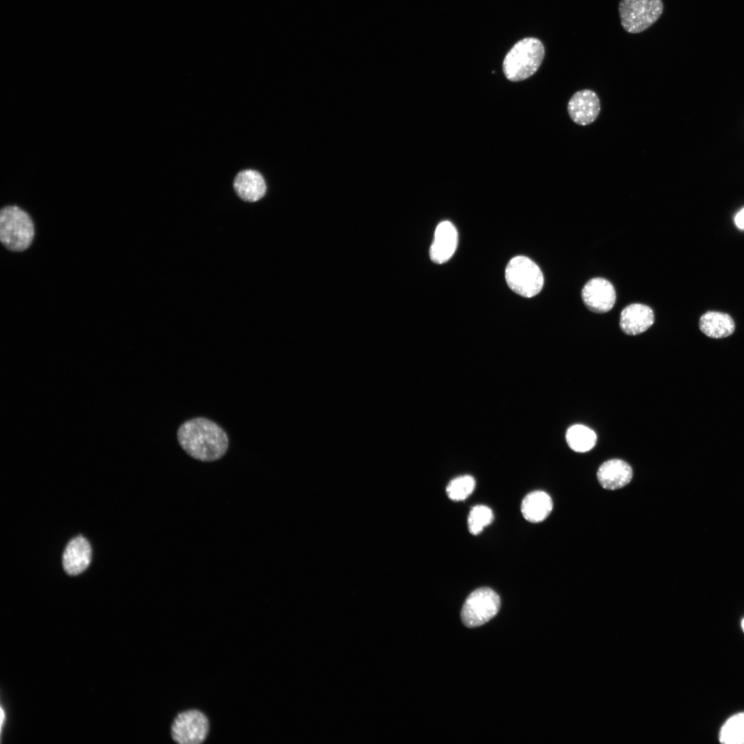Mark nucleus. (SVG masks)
<instances>
[{
    "label": "nucleus",
    "instance_id": "nucleus-1",
    "mask_svg": "<svg viewBox=\"0 0 744 744\" xmlns=\"http://www.w3.org/2000/svg\"><path fill=\"white\" fill-rule=\"evenodd\" d=\"M178 443L185 452L201 462H214L223 457L229 446L225 431L214 422L196 417L183 423L177 432Z\"/></svg>",
    "mask_w": 744,
    "mask_h": 744
},
{
    "label": "nucleus",
    "instance_id": "nucleus-2",
    "mask_svg": "<svg viewBox=\"0 0 744 744\" xmlns=\"http://www.w3.org/2000/svg\"><path fill=\"white\" fill-rule=\"evenodd\" d=\"M545 49L540 40L534 37L516 43L506 55L504 73L509 81H521L533 75L541 65Z\"/></svg>",
    "mask_w": 744,
    "mask_h": 744
},
{
    "label": "nucleus",
    "instance_id": "nucleus-3",
    "mask_svg": "<svg viewBox=\"0 0 744 744\" xmlns=\"http://www.w3.org/2000/svg\"><path fill=\"white\" fill-rule=\"evenodd\" d=\"M34 236L29 214L17 206H6L0 212V239L12 251H23L31 245Z\"/></svg>",
    "mask_w": 744,
    "mask_h": 744
},
{
    "label": "nucleus",
    "instance_id": "nucleus-4",
    "mask_svg": "<svg viewBox=\"0 0 744 744\" xmlns=\"http://www.w3.org/2000/svg\"><path fill=\"white\" fill-rule=\"evenodd\" d=\"M505 277L510 289L526 298L538 294L544 285V276L539 267L523 256H515L509 261Z\"/></svg>",
    "mask_w": 744,
    "mask_h": 744
},
{
    "label": "nucleus",
    "instance_id": "nucleus-5",
    "mask_svg": "<svg viewBox=\"0 0 744 744\" xmlns=\"http://www.w3.org/2000/svg\"><path fill=\"white\" fill-rule=\"evenodd\" d=\"M663 10L661 0H621L619 5L621 25L630 33L648 29L658 20Z\"/></svg>",
    "mask_w": 744,
    "mask_h": 744
},
{
    "label": "nucleus",
    "instance_id": "nucleus-6",
    "mask_svg": "<svg viewBox=\"0 0 744 744\" xmlns=\"http://www.w3.org/2000/svg\"><path fill=\"white\" fill-rule=\"evenodd\" d=\"M500 605V598L493 590L487 587L476 589L463 605L462 621L468 628L482 626L496 615Z\"/></svg>",
    "mask_w": 744,
    "mask_h": 744
},
{
    "label": "nucleus",
    "instance_id": "nucleus-7",
    "mask_svg": "<svg viewBox=\"0 0 744 744\" xmlns=\"http://www.w3.org/2000/svg\"><path fill=\"white\" fill-rule=\"evenodd\" d=\"M209 721L202 712L189 710L178 714L172 725L173 740L180 744H200L207 736Z\"/></svg>",
    "mask_w": 744,
    "mask_h": 744
},
{
    "label": "nucleus",
    "instance_id": "nucleus-8",
    "mask_svg": "<svg viewBox=\"0 0 744 744\" xmlns=\"http://www.w3.org/2000/svg\"><path fill=\"white\" fill-rule=\"evenodd\" d=\"M581 298L586 307L591 311L602 313L609 311L616 300L613 285L606 279L595 278L583 287Z\"/></svg>",
    "mask_w": 744,
    "mask_h": 744
},
{
    "label": "nucleus",
    "instance_id": "nucleus-9",
    "mask_svg": "<svg viewBox=\"0 0 744 744\" xmlns=\"http://www.w3.org/2000/svg\"><path fill=\"white\" fill-rule=\"evenodd\" d=\"M572 121L579 125H588L593 123L601 110L597 94L592 90L584 89L576 92L570 97L567 106Z\"/></svg>",
    "mask_w": 744,
    "mask_h": 744
},
{
    "label": "nucleus",
    "instance_id": "nucleus-10",
    "mask_svg": "<svg viewBox=\"0 0 744 744\" xmlns=\"http://www.w3.org/2000/svg\"><path fill=\"white\" fill-rule=\"evenodd\" d=\"M457 240V231L453 223L448 220L441 222L435 229L430 247L431 260L437 264L448 261L455 251Z\"/></svg>",
    "mask_w": 744,
    "mask_h": 744
},
{
    "label": "nucleus",
    "instance_id": "nucleus-11",
    "mask_svg": "<svg viewBox=\"0 0 744 744\" xmlns=\"http://www.w3.org/2000/svg\"><path fill=\"white\" fill-rule=\"evenodd\" d=\"M654 316L650 307L634 303L625 307L620 315L621 329L627 335H635L648 329L653 324Z\"/></svg>",
    "mask_w": 744,
    "mask_h": 744
},
{
    "label": "nucleus",
    "instance_id": "nucleus-12",
    "mask_svg": "<svg viewBox=\"0 0 744 744\" xmlns=\"http://www.w3.org/2000/svg\"><path fill=\"white\" fill-rule=\"evenodd\" d=\"M92 549L88 541L78 536L69 541L63 555V565L70 575H76L84 571L89 566Z\"/></svg>",
    "mask_w": 744,
    "mask_h": 744
},
{
    "label": "nucleus",
    "instance_id": "nucleus-13",
    "mask_svg": "<svg viewBox=\"0 0 744 744\" xmlns=\"http://www.w3.org/2000/svg\"><path fill=\"white\" fill-rule=\"evenodd\" d=\"M597 475L603 488L616 490L625 486L631 481L632 469L625 461L612 459L600 466Z\"/></svg>",
    "mask_w": 744,
    "mask_h": 744
},
{
    "label": "nucleus",
    "instance_id": "nucleus-14",
    "mask_svg": "<svg viewBox=\"0 0 744 744\" xmlns=\"http://www.w3.org/2000/svg\"><path fill=\"white\" fill-rule=\"evenodd\" d=\"M233 185L236 193L242 200L251 203L262 198L267 189L262 176L252 169L240 172L235 177Z\"/></svg>",
    "mask_w": 744,
    "mask_h": 744
},
{
    "label": "nucleus",
    "instance_id": "nucleus-15",
    "mask_svg": "<svg viewBox=\"0 0 744 744\" xmlns=\"http://www.w3.org/2000/svg\"><path fill=\"white\" fill-rule=\"evenodd\" d=\"M552 509L551 497L541 490L530 492L526 495L521 504V512L524 517L532 523L544 521L550 515Z\"/></svg>",
    "mask_w": 744,
    "mask_h": 744
},
{
    "label": "nucleus",
    "instance_id": "nucleus-16",
    "mask_svg": "<svg viewBox=\"0 0 744 744\" xmlns=\"http://www.w3.org/2000/svg\"><path fill=\"white\" fill-rule=\"evenodd\" d=\"M699 329L710 338H723L733 333L735 324L727 313L707 311L699 320Z\"/></svg>",
    "mask_w": 744,
    "mask_h": 744
},
{
    "label": "nucleus",
    "instance_id": "nucleus-17",
    "mask_svg": "<svg viewBox=\"0 0 744 744\" xmlns=\"http://www.w3.org/2000/svg\"><path fill=\"white\" fill-rule=\"evenodd\" d=\"M566 439L572 450L583 453L591 450L595 446L597 435L590 428L581 424H575L568 428Z\"/></svg>",
    "mask_w": 744,
    "mask_h": 744
},
{
    "label": "nucleus",
    "instance_id": "nucleus-18",
    "mask_svg": "<svg viewBox=\"0 0 744 744\" xmlns=\"http://www.w3.org/2000/svg\"><path fill=\"white\" fill-rule=\"evenodd\" d=\"M719 740L726 744H744V712L732 716L725 723Z\"/></svg>",
    "mask_w": 744,
    "mask_h": 744
},
{
    "label": "nucleus",
    "instance_id": "nucleus-19",
    "mask_svg": "<svg viewBox=\"0 0 744 744\" xmlns=\"http://www.w3.org/2000/svg\"><path fill=\"white\" fill-rule=\"evenodd\" d=\"M475 486V479L471 475H465L453 479L448 484L446 491L451 500L462 501L471 495Z\"/></svg>",
    "mask_w": 744,
    "mask_h": 744
},
{
    "label": "nucleus",
    "instance_id": "nucleus-20",
    "mask_svg": "<svg viewBox=\"0 0 744 744\" xmlns=\"http://www.w3.org/2000/svg\"><path fill=\"white\" fill-rule=\"evenodd\" d=\"M492 510L484 505L473 506L468 517V527L470 533L473 535L480 533L484 527L488 526L493 520Z\"/></svg>",
    "mask_w": 744,
    "mask_h": 744
},
{
    "label": "nucleus",
    "instance_id": "nucleus-21",
    "mask_svg": "<svg viewBox=\"0 0 744 744\" xmlns=\"http://www.w3.org/2000/svg\"><path fill=\"white\" fill-rule=\"evenodd\" d=\"M734 223L738 229H744V207L736 214Z\"/></svg>",
    "mask_w": 744,
    "mask_h": 744
},
{
    "label": "nucleus",
    "instance_id": "nucleus-22",
    "mask_svg": "<svg viewBox=\"0 0 744 744\" xmlns=\"http://www.w3.org/2000/svg\"><path fill=\"white\" fill-rule=\"evenodd\" d=\"M6 721V714L1 705V733L2 735L4 723Z\"/></svg>",
    "mask_w": 744,
    "mask_h": 744
},
{
    "label": "nucleus",
    "instance_id": "nucleus-23",
    "mask_svg": "<svg viewBox=\"0 0 744 744\" xmlns=\"http://www.w3.org/2000/svg\"><path fill=\"white\" fill-rule=\"evenodd\" d=\"M741 626H742V628H743V630L744 631V619H743V621L741 622Z\"/></svg>",
    "mask_w": 744,
    "mask_h": 744
}]
</instances>
